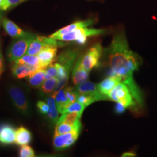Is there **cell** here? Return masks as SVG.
Segmentation results:
<instances>
[{
  "instance_id": "cell-2",
  "label": "cell",
  "mask_w": 157,
  "mask_h": 157,
  "mask_svg": "<svg viewBox=\"0 0 157 157\" xmlns=\"http://www.w3.org/2000/svg\"><path fill=\"white\" fill-rule=\"evenodd\" d=\"M8 94L17 110L23 115L29 117L32 114V108L28 95L21 86L12 84L8 88Z\"/></svg>"
},
{
  "instance_id": "cell-14",
  "label": "cell",
  "mask_w": 157,
  "mask_h": 157,
  "mask_svg": "<svg viewBox=\"0 0 157 157\" xmlns=\"http://www.w3.org/2000/svg\"><path fill=\"white\" fill-rule=\"evenodd\" d=\"M94 23V21L93 19H87V20H84V21H78V22L73 23L63 28L58 30L55 33L52 34L49 37H53L54 36H58V35L69 33V32L73 31L76 29H78L87 28L89 26L92 25Z\"/></svg>"
},
{
  "instance_id": "cell-25",
  "label": "cell",
  "mask_w": 157,
  "mask_h": 157,
  "mask_svg": "<svg viewBox=\"0 0 157 157\" xmlns=\"http://www.w3.org/2000/svg\"><path fill=\"white\" fill-rule=\"evenodd\" d=\"M56 77L47 79L40 87V91H41V94L44 95H47L52 94L56 86Z\"/></svg>"
},
{
  "instance_id": "cell-8",
  "label": "cell",
  "mask_w": 157,
  "mask_h": 157,
  "mask_svg": "<svg viewBox=\"0 0 157 157\" xmlns=\"http://www.w3.org/2000/svg\"><path fill=\"white\" fill-rule=\"evenodd\" d=\"M79 132L74 131L62 135H54L53 144L58 150L67 148L72 146L77 140L79 136Z\"/></svg>"
},
{
  "instance_id": "cell-19",
  "label": "cell",
  "mask_w": 157,
  "mask_h": 157,
  "mask_svg": "<svg viewBox=\"0 0 157 157\" xmlns=\"http://www.w3.org/2000/svg\"><path fill=\"white\" fill-rule=\"evenodd\" d=\"M32 140V135L30 130L21 126L16 130L15 143L17 146L28 145Z\"/></svg>"
},
{
  "instance_id": "cell-22",
  "label": "cell",
  "mask_w": 157,
  "mask_h": 157,
  "mask_svg": "<svg viewBox=\"0 0 157 157\" xmlns=\"http://www.w3.org/2000/svg\"><path fill=\"white\" fill-rule=\"evenodd\" d=\"M13 62V64L17 65H27L32 67H39L40 68H43L41 66L39 58L37 56L25 54Z\"/></svg>"
},
{
  "instance_id": "cell-31",
  "label": "cell",
  "mask_w": 157,
  "mask_h": 157,
  "mask_svg": "<svg viewBox=\"0 0 157 157\" xmlns=\"http://www.w3.org/2000/svg\"><path fill=\"white\" fill-rule=\"evenodd\" d=\"M64 90L67 98L71 103L76 101L78 95L76 90H75L71 87H64Z\"/></svg>"
},
{
  "instance_id": "cell-18",
  "label": "cell",
  "mask_w": 157,
  "mask_h": 157,
  "mask_svg": "<svg viewBox=\"0 0 157 157\" xmlns=\"http://www.w3.org/2000/svg\"><path fill=\"white\" fill-rule=\"evenodd\" d=\"M89 71L86 70L80 65L79 62L77 61L75 65L72 75L73 84L78 85L87 81L89 76Z\"/></svg>"
},
{
  "instance_id": "cell-11",
  "label": "cell",
  "mask_w": 157,
  "mask_h": 157,
  "mask_svg": "<svg viewBox=\"0 0 157 157\" xmlns=\"http://www.w3.org/2000/svg\"><path fill=\"white\" fill-rule=\"evenodd\" d=\"M78 51L68 49L63 51L56 58V62L61 64L69 72H71L78 56Z\"/></svg>"
},
{
  "instance_id": "cell-16",
  "label": "cell",
  "mask_w": 157,
  "mask_h": 157,
  "mask_svg": "<svg viewBox=\"0 0 157 157\" xmlns=\"http://www.w3.org/2000/svg\"><path fill=\"white\" fill-rule=\"evenodd\" d=\"M41 69L39 67H32L27 65H17L13 64L12 67L13 75L17 78H27L36 71Z\"/></svg>"
},
{
  "instance_id": "cell-32",
  "label": "cell",
  "mask_w": 157,
  "mask_h": 157,
  "mask_svg": "<svg viewBox=\"0 0 157 157\" xmlns=\"http://www.w3.org/2000/svg\"><path fill=\"white\" fill-rule=\"evenodd\" d=\"M37 107L39 112L43 115H47L49 110V107L47 103L43 101H39L37 102Z\"/></svg>"
},
{
  "instance_id": "cell-20",
  "label": "cell",
  "mask_w": 157,
  "mask_h": 157,
  "mask_svg": "<svg viewBox=\"0 0 157 157\" xmlns=\"http://www.w3.org/2000/svg\"><path fill=\"white\" fill-rule=\"evenodd\" d=\"M47 103L48 105L49 110L47 113V118L53 124H56L58 119V110L56 102V94H52L47 98Z\"/></svg>"
},
{
  "instance_id": "cell-36",
  "label": "cell",
  "mask_w": 157,
  "mask_h": 157,
  "mask_svg": "<svg viewBox=\"0 0 157 157\" xmlns=\"http://www.w3.org/2000/svg\"><path fill=\"white\" fill-rule=\"evenodd\" d=\"M3 12H4V11L2 10L1 9H0V27L2 25V21L3 19Z\"/></svg>"
},
{
  "instance_id": "cell-24",
  "label": "cell",
  "mask_w": 157,
  "mask_h": 157,
  "mask_svg": "<svg viewBox=\"0 0 157 157\" xmlns=\"http://www.w3.org/2000/svg\"><path fill=\"white\" fill-rule=\"evenodd\" d=\"M82 128V124L77 125H70L67 124H56L55 135H62L67 133H70L74 131L80 132V129Z\"/></svg>"
},
{
  "instance_id": "cell-27",
  "label": "cell",
  "mask_w": 157,
  "mask_h": 157,
  "mask_svg": "<svg viewBox=\"0 0 157 157\" xmlns=\"http://www.w3.org/2000/svg\"><path fill=\"white\" fill-rule=\"evenodd\" d=\"M76 101L82 104L86 107L90 105V104L97 101L93 96L89 94H78Z\"/></svg>"
},
{
  "instance_id": "cell-3",
  "label": "cell",
  "mask_w": 157,
  "mask_h": 157,
  "mask_svg": "<svg viewBox=\"0 0 157 157\" xmlns=\"http://www.w3.org/2000/svg\"><path fill=\"white\" fill-rule=\"evenodd\" d=\"M36 35L28 32L22 37L16 39L9 47L7 51V58L9 62H13L26 54L29 46Z\"/></svg>"
},
{
  "instance_id": "cell-7",
  "label": "cell",
  "mask_w": 157,
  "mask_h": 157,
  "mask_svg": "<svg viewBox=\"0 0 157 157\" xmlns=\"http://www.w3.org/2000/svg\"><path fill=\"white\" fill-rule=\"evenodd\" d=\"M59 40L50 37H46L44 36H36L35 39L31 42L29 46L26 54L31 56H37L43 49L49 47L63 46L65 44Z\"/></svg>"
},
{
  "instance_id": "cell-9",
  "label": "cell",
  "mask_w": 157,
  "mask_h": 157,
  "mask_svg": "<svg viewBox=\"0 0 157 157\" xmlns=\"http://www.w3.org/2000/svg\"><path fill=\"white\" fill-rule=\"evenodd\" d=\"M76 90L78 91V94H85L93 96L97 101L110 100L108 97L101 94L98 90L97 84L90 81L87 80L84 83L76 85Z\"/></svg>"
},
{
  "instance_id": "cell-15",
  "label": "cell",
  "mask_w": 157,
  "mask_h": 157,
  "mask_svg": "<svg viewBox=\"0 0 157 157\" xmlns=\"http://www.w3.org/2000/svg\"><path fill=\"white\" fill-rule=\"evenodd\" d=\"M119 83H121L120 78L115 76H111L105 78L101 83L97 84V86L98 90L101 94L108 97V94Z\"/></svg>"
},
{
  "instance_id": "cell-30",
  "label": "cell",
  "mask_w": 157,
  "mask_h": 157,
  "mask_svg": "<svg viewBox=\"0 0 157 157\" xmlns=\"http://www.w3.org/2000/svg\"><path fill=\"white\" fill-rule=\"evenodd\" d=\"M58 75V69L56 63H51L45 68V80L56 77Z\"/></svg>"
},
{
  "instance_id": "cell-13",
  "label": "cell",
  "mask_w": 157,
  "mask_h": 157,
  "mask_svg": "<svg viewBox=\"0 0 157 157\" xmlns=\"http://www.w3.org/2000/svg\"><path fill=\"white\" fill-rule=\"evenodd\" d=\"M2 25L7 34L14 39L22 37L28 33L19 27L15 23L6 18L2 19Z\"/></svg>"
},
{
  "instance_id": "cell-37",
  "label": "cell",
  "mask_w": 157,
  "mask_h": 157,
  "mask_svg": "<svg viewBox=\"0 0 157 157\" xmlns=\"http://www.w3.org/2000/svg\"><path fill=\"white\" fill-rule=\"evenodd\" d=\"M2 1H3V0H0V6L1 5V4H2Z\"/></svg>"
},
{
  "instance_id": "cell-21",
  "label": "cell",
  "mask_w": 157,
  "mask_h": 157,
  "mask_svg": "<svg viewBox=\"0 0 157 157\" xmlns=\"http://www.w3.org/2000/svg\"><path fill=\"white\" fill-rule=\"evenodd\" d=\"M80 117L77 112H67L63 113L62 116L58 118L56 124L63 123L70 125L80 124Z\"/></svg>"
},
{
  "instance_id": "cell-10",
  "label": "cell",
  "mask_w": 157,
  "mask_h": 157,
  "mask_svg": "<svg viewBox=\"0 0 157 157\" xmlns=\"http://www.w3.org/2000/svg\"><path fill=\"white\" fill-rule=\"evenodd\" d=\"M16 129L11 124H0V144L8 146L15 143Z\"/></svg>"
},
{
  "instance_id": "cell-17",
  "label": "cell",
  "mask_w": 157,
  "mask_h": 157,
  "mask_svg": "<svg viewBox=\"0 0 157 157\" xmlns=\"http://www.w3.org/2000/svg\"><path fill=\"white\" fill-rule=\"evenodd\" d=\"M45 68H41L26 78L29 85L34 89H39L45 80Z\"/></svg>"
},
{
  "instance_id": "cell-1",
  "label": "cell",
  "mask_w": 157,
  "mask_h": 157,
  "mask_svg": "<svg viewBox=\"0 0 157 157\" xmlns=\"http://www.w3.org/2000/svg\"><path fill=\"white\" fill-rule=\"evenodd\" d=\"M111 76L120 78L129 87L136 103L142 107L144 104L143 94L133 78V72L139 70L142 59L138 54L131 50L124 31L115 34L111 44L105 50Z\"/></svg>"
},
{
  "instance_id": "cell-12",
  "label": "cell",
  "mask_w": 157,
  "mask_h": 157,
  "mask_svg": "<svg viewBox=\"0 0 157 157\" xmlns=\"http://www.w3.org/2000/svg\"><path fill=\"white\" fill-rule=\"evenodd\" d=\"M57 52V47H49L41 51L37 55L39 58L41 66L46 68L55 61Z\"/></svg>"
},
{
  "instance_id": "cell-29",
  "label": "cell",
  "mask_w": 157,
  "mask_h": 157,
  "mask_svg": "<svg viewBox=\"0 0 157 157\" xmlns=\"http://www.w3.org/2000/svg\"><path fill=\"white\" fill-rule=\"evenodd\" d=\"M19 155L21 157H36L33 149L28 145L21 146L19 152Z\"/></svg>"
},
{
  "instance_id": "cell-23",
  "label": "cell",
  "mask_w": 157,
  "mask_h": 157,
  "mask_svg": "<svg viewBox=\"0 0 157 157\" xmlns=\"http://www.w3.org/2000/svg\"><path fill=\"white\" fill-rule=\"evenodd\" d=\"M56 107L59 113H62L65 107H67L69 103H71L65 94L64 87L59 91H58L56 93Z\"/></svg>"
},
{
  "instance_id": "cell-6",
  "label": "cell",
  "mask_w": 157,
  "mask_h": 157,
  "mask_svg": "<svg viewBox=\"0 0 157 157\" xmlns=\"http://www.w3.org/2000/svg\"><path fill=\"white\" fill-rule=\"evenodd\" d=\"M102 53V47L100 43H97L81 56L78 61L84 69L90 72L93 67L98 66Z\"/></svg>"
},
{
  "instance_id": "cell-28",
  "label": "cell",
  "mask_w": 157,
  "mask_h": 157,
  "mask_svg": "<svg viewBox=\"0 0 157 157\" xmlns=\"http://www.w3.org/2000/svg\"><path fill=\"white\" fill-rule=\"evenodd\" d=\"M25 1L26 0H3L1 5L0 6V9L5 11L19 5Z\"/></svg>"
},
{
  "instance_id": "cell-26",
  "label": "cell",
  "mask_w": 157,
  "mask_h": 157,
  "mask_svg": "<svg viewBox=\"0 0 157 157\" xmlns=\"http://www.w3.org/2000/svg\"><path fill=\"white\" fill-rule=\"evenodd\" d=\"M86 107L78 101H76L73 102L69 103L64 109L62 114L67 112H77L79 117L81 118L82 113L85 109Z\"/></svg>"
},
{
  "instance_id": "cell-34",
  "label": "cell",
  "mask_w": 157,
  "mask_h": 157,
  "mask_svg": "<svg viewBox=\"0 0 157 157\" xmlns=\"http://www.w3.org/2000/svg\"><path fill=\"white\" fill-rule=\"evenodd\" d=\"M4 71V61L2 52L0 49V78Z\"/></svg>"
},
{
  "instance_id": "cell-35",
  "label": "cell",
  "mask_w": 157,
  "mask_h": 157,
  "mask_svg": "<svg viewBox=\"0 0 157 157\" xmlns=\"http://www.w3.org/2000/svg\"><path fill=\"white\" fill-rule=\"evenodd\" d=\"M135 156H136V154H135V153H133V152H124V153L122 154V157H135Z\"/></svg>"
},
{
  "instance_id": "cell-4",
  "label": "cell",
  "mask_w": 157,
  "mask_h": 157,
  "mask_svg": "<svg viewBox=\"0 0 157 157\" xmlns=\"http://www.w3.org/2000/svg\"><path fill=\"white\" fill-rule=\"evenodd\" d=\"M103 29L83 28L76 29L67 33L54 36L52 38L61 41H76L79 44H84L89 37L104 33Z\"/></svg>"
},
{
  "instance_id": "cell-33",
  "label": "cell",
  "mask_w": 157,
  "mask_h": 157,
  "mask_svg": "<svg viewBox=\"0 0 157 157\" xmlns=\"http://www.w3.org/2000/svg\"><path fill=\"white\" fill-rule=\"evenodd\" d=\"M126 107L124 106L123 104L119 103V102H117L115 105V111L117 113H124L125 110H126Z\"/></svg>"
},
{
  "instance_id": "cell-5",
  "label": "cell",
  "mask_w": 157,
  "mask_h": 157,
  "mask_svg": "<svg viewBox=\"0 0 157 157\" xmlns=\"http://www.w3.org/2000/svg\"><path fill=\"white\" fill-rule=\"evenodd\" d=\"M108 97L112 101L123 104L126 108L135 107L137 103L127 85L119 83L109 93Z\"/></svg>"
}]
</instances>
